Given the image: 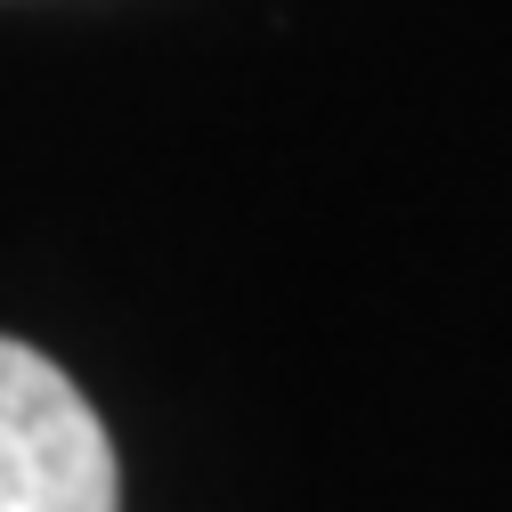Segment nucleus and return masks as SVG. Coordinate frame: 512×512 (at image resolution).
<instances>
[{"mask_svg":"<svg viewBox=\"0 0 512 512\" xmlns=\"http://www.w3.org/2000/svg\"><path fill=\"white\" fill-rule=\"evenodd\" d=\"M0 512H122L90 399L41 350L0 334Z\"/></svg>","mask_w":512,"mask_h":512,"instance_id":"f257e3e1","label":"nucleus"}]
</instances>
